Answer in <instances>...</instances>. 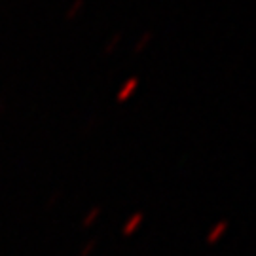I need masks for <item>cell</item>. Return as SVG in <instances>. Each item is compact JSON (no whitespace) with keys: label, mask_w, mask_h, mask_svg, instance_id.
<instances>
[{"label":"cell","mask_w":256,"mask_h":256,"mask_svg":"<svg viewBox=\"0 0 256 256\" xmlns=\"http://www.w3.org/2000/svg\"><path fill=\"white\" fill-rule=\"evenodd\" d=\"M226 230H228V220H220L218 224L209 232V236H207V243H209V245H214V243H216V241L226 234Z\"/></svg>","instance_id":"1"},{"label":"cell","mask_w":256,"mask_h":256,"mask_svg":"<svg viewBox=\"0 0 256 256\" xmlns=\"http://www.w3.org/2000/svg\"><path fill=\"white\" fill-rule=\"evenodd\" d=\"M137 84H138L137 78H131V80H128V82L124 84V88H122L118 93V101H126L128 97H131L133 92L137 90Z\"/></svg>","instance_id":"2"},{"label":"cell","mask_w":256,"mask_h":256,"mask_svg":"<svg viewBox=\"0 0 256 256\" xmlns=\"http://www.w3.org/2000/svg\"><path fill=\"white\" fill-rule=\"evenodd\" d=\"M144 220V216H142V212H137V214H133L131 218L128 220V224L124 226V236H131V234H135L138 228V224Z\"/></svg>","instance_id":"3"},{"label":"cell","mask_w":256,"mask_h":256,"mask_svg":"<svg viewBox=\"0 0 256 256\" xmlns=\"http://www.w3.org/2000/svg\"><path fill=\"white\" fill-rule=\"evenodd\" d=\"M84 8V0H72L70 4H68V8H66V12H64V18L66 19H74L80 12H82Z\"/></svg>","instance_id":"4"},{"label":"cell","mask_w":256,"mask_h":256,"mask_svg":"<svg viewBox=\"0 0 256 256\" xmlns=\"http://www.w3.org/2000/svg\"><path fill=\"white\" fill-rule=\"evenodd\" d=\"M120 40H122V34H114V36H112V40H110L108 44H106V48H104V52H112V50H114V46H116V44H118Z\"/></svg>","instance_id":"5"}]
</instances>
